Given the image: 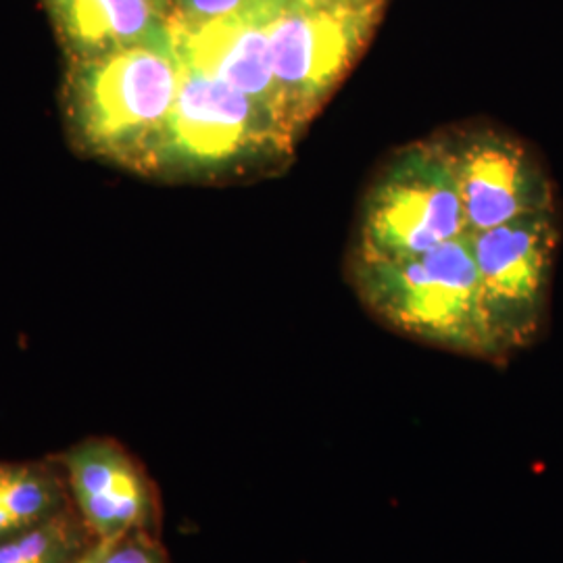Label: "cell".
Listing matches in <instances>:
<instances>
[{"label":"cell","instance_id":"16","mask_svg":"<svg viewBox=\"0 0 563 563\" xmlns=\"http://www.w3.org/2000/svg\"><path fill=\"white\" fill-rule=\"evenodd\" d=\"M97 558H99V547H95V549L86 551V553L80 555V558H78L74 563H97Z\"/></svg>","mask_w":563,"mask_h":563},{"label":"cell","instance_id":"9","mask_svg":"<svg viewBox=\"0 0 563 563\" xmlns=\"http://www.w3.org/2000/svg\"><path fill=\"white\" fill-rule=\"evenodd\" d=\"M65 465L84 526L99 541L139 528L146 530L155 514V499L148 481L118 444H80L65 455Z\"/></svg>","mask_w":563,"mask_h":563},{"label":"cell","instance_id":"8","mask_svg":"<svg viewBox=\"0 0 563 563\" xmlns=\"http://www.w3.org/2000/svg\"><path fill=\"white\" fill-rule=\"evenodd\" d=\"M272 0H255L239 13L192 27L167 25L180 59L205 74L241 90L278 121L284 134L295 141L282 120L280 92L274 78L267 15Z\"/></svg>","mask_w":563,"mask_h":563},{"label":"cell","instance_id":"4","mask_svg":"<svg viewBox=\"0 0 563 563\" xmlns=\"http://www.w3.org/2000/svg\"><path fill=\"white\" fill-rule=\"evenodd\" d=\"M465 234L462 199L446 142L405 148L372 186L357 260H397Z\"/></svg>","mask_w":563,"mask_h":563},{"label":"cell","instance_id":"14","mask_svg":"<svg viewBox=\"0 0 563 563\" xmlns=\"http://www.w3.org/2000/svg\"><path fill=\"white\" fill-rule=\"evenodd\" d=\"M255 0H169L167 25L192 27L239 13Z\"/></svg>","mask_w":563,"mask_h":563},{"label":"cell","instance_id":"15","mask_svg":"<svg viewBox=\"0 0 563 563\" xmlns=\"http://www.w3.org/2000/svg\"><path fill=\"white\" fill-rule=\"evenodd\" d=\"M2 481H4V465H0V543L13 539L15 534L23 532L20 526L15 523V520L9 516V511L4 509L2 504Z\"/></svg>","mask_w":563,"mask_h":563},{"label":"cell","instance_id":"5","mask_svg":"<svg viewBox=\"0 0 563 563\" xmlns=\"http://www.w3.org/2000/svg\"><path fill=\"white\" fill-rule=\"evenodd\" d=\"M481 276L484 311L507 360L543 332L560 242L555 209L467 234Z\"/></svg>","mask_w":563,"mask_h":563},{"label":"cell","instance_id":"1","mask_svg":"<svg viewBox=\"0 0 563 563\" xmlns=\"http://www.w3.org/2000/svg\"><path fill=\"white\" fill-rule=\"evenodd\" d=\"M355 284L367 309L416 341L505 362L484 311L467 234L397 260H357Z\"/></svg>","mask_w":563,"mask_h":563},{"label":"cell","instance_id":"2","mask_svg":"<svg viewBox=\"0 0 563 563\" xmlns=\"http://www.w3.org/2000/svg\"><path fill=\"white\" fill-rule=\"evenodd\" d=\"M180 80V55L169 30L159 38L88 57L74 84L84 139L109 153L134 151L151 159Z\"/></svg>","mask_w":563,"mask_h":563},{"label":"cell","instance_id":"7","mask_svg":"<svg viewBox=\"0 0 563 563\" xmlns=\"http://www.w3.org/2000/svg\"><path fill=\"white\" fill-rule=\"evenodd\" d=\"M446 144L460 188L465 234L555 209L553 184L522 142L484 130Z\"/></svg>","mask_w":563,"mask_h":563},{"label":"cell","instance_id":"10","mask_svg":"<svg viewBox=\"0 0 563 563\" xmlns=\"http://www.w3.org/2000/svg\"><path fill=\"white\" fill-rule=\"evenodd\" d=\"M65 36L88 57L159 38L169 0H53Z\"/></svg>","mask_w":563,"mask_h":563},{"label":"cell","instance_id":"6","mask_svg":"<svg viewBox=\"0 0 563 563\" xmlns=\"http://www.w3.org/2000/svg\"><path fill=\"white\" fill-rule=\"evenodd\" d=\"M180 63V90L151 155L153 162L209 169L260 151H286L292 141L260 102L190 63Z\"/></svg>","mask_w":563,"mask_h":563},{"label":"cell","instance_id":"11","mask_svg":"<svg viewBox=\"0 0 563 563\" xmlns=\"http://www.w3.org/2000/svg\"><path fill=\"white\" fill-rule=\"evenodd\" d=\"M81 544L80 523L60 509L0 543V563H74L80 558Z\"/></svg>","mask_w":563,"mask_h":563},{"label":"cell","instance_id":"3","mask_svg":"<svg viewBox=\"0 0 563 563\" xmlns=\"http://www.w3.org/2000/svg\"><path fill=\"white\" fill-rule=\"evenodd\" d=\"M383 7L384 0H272L267 38L292 139L360 57Z\"/></svg>","mask_w":563,"mask_h":563},{"label":"cell","instance_id":"12","mask_svg":"<svg viewBox=\"0 0 563 563\" xmlns=\"http://www.w3.org/2000/svg\"><path fill=\"white\" fill-rule=\"evenodd\" d=\"M2 504L21 530H27L60 511L63 490L41 467L4 465Z\"/></svg>","mask_w":563,"mask_h":563},{"label":"cell","instance_id":"13","mask_svg":"<svg viewBox=\"0 0 563 563\" xmlns=\"http://www.w3.org/2000/svg\"><path fill=\"white\" fill-rule=\"evenodd\" d=\"M97 547V563H165L162 544L144 528L123 532L113 539H104Z\"/></svg>","mask_w":563,"mask_h":563}]
</instances>
